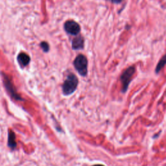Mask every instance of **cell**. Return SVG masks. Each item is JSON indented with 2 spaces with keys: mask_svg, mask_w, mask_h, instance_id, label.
I'll list each match as a JSON object with an SVG mask.
<instances>
[{
  "mask_svg": "<svg viewBox=\"0 0 166 166\" xmlns=\"http://www.w3.org/2000/svg\"><path fill=\"white\" fill-rule=\"evenodd\" d=\"M92 166H104L102 164H96V165H92Z\"/></svg>",
  "mask_w": 166,
  "mask_h": 166,
  "instance_id": "cell-12",
  "label": "cell"
},
{
  "mask_svg": "<svg viewBox=\"0 0 166 166\" xmlns=\"http://www.w3.org/2000/svg\"><path fill=\"white\" fill-rule=\"evenodd\" d=\"M40 45L42 50H43V51L45 52V53H47V52H48L49 50H50V45H49L48 42H42Z\"/></svg>",
  "mask_w": 166,
  "mask_h": 166,
  "instance_id": "cell-10",
  "label": "cell"
},
{
  "mask_svg": "<svg viewBox=\"0 0 166 166\" xmlns=\"http://www.w3.org/2000/svg\"><path fill=\"white\" fill-rule=\"evenodd\" d=\"M165 65H166V53L161 58V59L159 60L157 65H156L155 69V73L156 74H158V73L160 72V71L164 68Z\"/></svg>",
  "mask_w": 166,
  "mask_h": 166,
  "instance_id": "cell-9",
  "label": "cell"
},
{
  "mask_svg": "<svg viewBox=\"0 0 166 166\" xmlns=\"http://www.w3.org/2000/svg\"><path fill=\"white\" fill-rule=\"evenodd\" d=\"M72 48L73 50H82L84 48V38L81 35H79L72 40Z\"/></svg>",
  "mask_w": 166,
  "mask_h": 166,
  "instance_id": "cell-6",
  "label": "cell"
},
{
  "mask_svg": "<svg viewBox=\"0 0 166 166\" xmlns=\"http://www.w3.org/2000/svg\"><path fill=\"white\" fill-rule=\"evenodd\" d=\"M3 77H4V84L5 86V88L8 92V93L10 94L11 97H13L14 99L16 101L22 100V98H21L20 95L18 94V92L16 90V88H15L11 78L6 74H3Z\"/></svg>",
  "mask_w": 166,
  "mask_h": 166,
  "instance_id": "cell-4",
  "label": "cell"
},
{
  "mask_svg": "<svg viewBox=\"0 0 166 166\" xmlns=\"http://www.w3.org/2000/svg\"><path fill=\"white\" fill-rule=\"evenodd\" d=\"M8 147L12 150L16 149L17 147V143L16 141V135L12 130H9L8 133Z\"/></svg>",
  "mask_w": 166,
  "mask_h": 166,
  "instance_id": "cell-7",
  "label": "cell"
},
{
  "mask_svg": "<svg viewBox=\"0 0 166 166\" xmlns=\"http://www.w3.org/2000/svg\"><path fill=\"white\" fill-rule=\"evenodd\" d=\"M88 62L87 57L82 54H79L76 57L73 61L74 66L77 72L82 77H87L88 75Z\"/></svg>",
  "mask_w": 166,
  "mask_h": 166,
  "instance_id": "cell-3",
  "label": "cell"
},
{
  "mask_svg": "<svg viewBox=\"0 0 166 166\" xmlns=\"http://www.w3.org/2000/svg\"><path fill=\"white\" fill-rule=\"evenodd\" d=\"M136 72V67L134 66H131L127 67L124 70V72L121 73L120 76V81L121 82V92L126 93L127 92L130 83L132 81L134 75Z\"/></svg>",
  "mask_w": 166,
  "mask_h": 166,
  "instance_id": "cell-2",
  "label": "cell"
},
{
  "mask_svg": "<svg viewBox=\"0 0 166 166\" xmlns=\"http://www.w3.org/2000/svg\"><path fill=\"white\" fill-rule=\"evenodd\" d=\"M106 1L111 2L114 4H120L123 0H106Z\"/></svg>",
  "mask_w": 166,
  "mask_h": 166,
  "instance_id": "cell-11",
  "label": "cell"
},
{
  "mask_svg": "<svg viewBox=\"0 0 166 166\" xmlns=\"http://www.w3.org/2000/svg\"><path fill=\"white\" fill-rule=\"evenodd\" d=\"M65 31L68 35L72 36H77L81 32V26L74 20H67L64 25Z\"/></svg>",
  "mask_w": 166,
  "mask_h": 166,
  "instance_id": "cell-5",
  "label": "cell"
},
{
  "mask_svg": "<svg viewBox=\"0 0 166 166\" xmlns=\"http://www.w3.org/2000/svg\"><path fill=\"white\" fill-rule=\"evenodd\" d=\"M79 84V79L74 73H70L62 86V93L66 96H71L76 91Z\"/></svg>",
  "mask_w": 166,
  "mask_h": 166,
  "instance_id": "cell-1",
  "label": "cell"
},
{
  "mask_svg": "<svg viewBox=\"0 0 166 166\" xmlns=\"http://www.w3.org/2000/svg\"><path fill=\"white\" fill-rule=\"evenodd\" d=\"M17 60L18 63L21 67H24L27 66L29 64L31 61L30 57L28 55L25 53H20L18 55Z\"/></svg>",
  "mask_w": 166,
  "mask_h": 166,
  "instance_id": "cell-8",
  "label": "cell"
}]
</instances>
